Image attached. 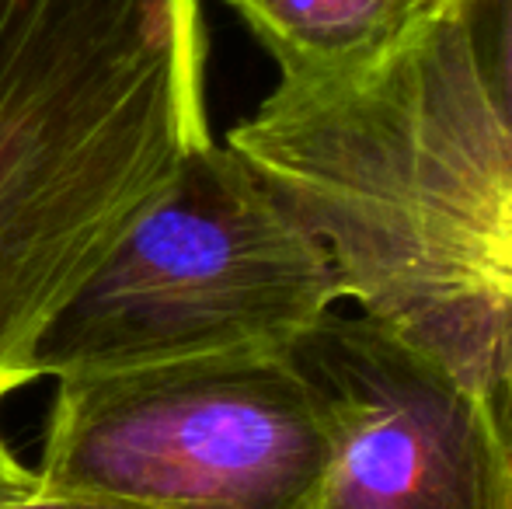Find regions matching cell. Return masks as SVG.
Listing matches in <instances>:
<instances>
[{"mask_svg": "<svg viewBox=\"0 0 512 509\" xmlns=\"http://www.w3.org/2000/svg\"><path fill=\"white\" fill-rule=\"evenodd\" d=\"M439 0H230L279 77L321 74L377 53Z\"/></svg>", "mask_w": 512, "mask_h": 509, "instance_id": "6", "label": "cell"}, {"mask_svg": "<svg viewBox=\"0 0 512 509\" xmlns=\"http://www.w3.org/2000/svg\"><path fill=\"white\" fill-rule=\"evenodd\" d=\"M46 496L147 509H317L328 436L290 356H220L56 381Z\"/></svg>", "mask_w": 512, "mask_h": 509, "instance_id": "4", "label": "cell"}, {"mask_svg": "<svg viewBox=\"0 0 512 509\" xmlns=\"http://www.w3.org/2000/svg\"><path fill=\"white\" fill-rule=\"evenodd\" d=\"M290 360L328 436L317 509H512V468L474 401L384 325L331 311Z\"/></svg>", "mask_w": 512, "mask_h": 509, "instance_id": "5", "label": "cell"}, {"mask_svg": "<svg viewBox=\"0 0 512 509\" xmlns=\"http://www.w3.org/2000/svg\"><path fill=\"white\" fill-rule=\"evenodd\" d=\"M11 394V387L0 384V401ZM42 496V478L35 468L21 464L14 457V450L7 447V440L0 436V509H11V506H21L28 499H39Z\"/></svg>", "mask_w": 512, "mask_h": 509, "instance_id": "8", "label": "cell"}, {"mask_svg": "<svg viewBox=\"0 0 512 509\" xmlns=\"http://www.w3.org/2000/svg\"><path fill=\"white\" fill-rule=\"evenodd\" d=\"M227 147L328 248L342 297L464 387L512 468V129L457 4L279 77Z\"/></svg>", "mask_w": 512, "mask_h": 509, "instance_id": "1", "label": "cell"}, {"mask_svg": "<svg viewBox=\"0 0 512 509\" xmlns=\"http://www.w3.org/2000/svg\"><path fill=\"white\" fill-rule=\"evenodd\" d=\"M345 304L331 255L227 147L203 143L49 321L32 381L290 356Z\"/></svg>", "mask_w": 512, "mask_h": 509, "instance_id": "3", "label": "cell"}, {"mask_svg": "<svg viewBox=\"0 0 512 509\" xmlns=\"http://www.w3.org/2000/svg\"><path fill=\"white\" fill-rule=\"evenodd\" d=\"M464 18L474 74L495 116L512 129V0H453Z\"/></svg>", "mask_w": 512, "mask_h": 509, "instance_id": "7", "label": "cell"}, {"mask_svg": "<svg viewBox=\"0 0 512 509\" xmlns=\"http://www.w3.org/2000/svg\"><path fill=\"white\" fill-rule=\"evenodd\" d=\"M11 509H147V506H133V503H112V499H84V496H46L28 499L21 506Z\"/></svg>", "mask_w": 512, "mask_h": 509, "instance_id": "9", "label": "cell"}, {"mask_svg": "<svg viewBox=\"0 0 512 509\" xmlns=\"http://www.w3.org/2000/svg\"><path fill=\"white\" fill-rule=\"evenodd\" d=\"M209 140L199 0H0V384Z\"/></svg>", "mask_w": 512, "mask_h": 509, "instance_id": "2", "label": "cell"}]
</instances>
